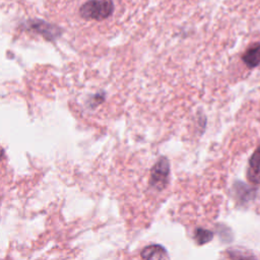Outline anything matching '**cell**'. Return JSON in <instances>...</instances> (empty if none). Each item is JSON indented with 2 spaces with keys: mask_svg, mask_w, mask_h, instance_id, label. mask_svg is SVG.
I'll return each mask as SVG.
<instances>
[{
  "mask_svg": "<svg viewBox=\"0 0 260 260\" xmlns=\"http://www.w3.org/2000/svg\"><path fill=\"white\" fill-rule=\"evenodd\" d=\"M244 63L249 67L253 68L260 64V43L253 44L242 57Z\"/></svg>",
  "mask_w": 260,
  "mask_h": 260,
  "instance_id": "obj_5",
  "label": "cell"
},
{
  "mask_svg": "<svg viewBox=\"0 0 260 260\" xmlns=\"http://www.w3.org/2000/svg\"><path fill=\"white\" fill-rule=\"evenodd\" d=\"M105 101V93L101 92V93H95L92 96H90V99L88 100V104L90 106V108H95L96 106H99L100 104H102Z\"/></svg>",
  "mask_w": 260,
  "mask_h": 260,
  "instance_id": "obj_6",
  "label": "cell"
},
{
  "mask_svg": "<svg viewBox=\"0 0 260 260\" xmlns=\"http://www.w3.org/2000/svg\"><path fill=\"white\" fill-rule=\"evenodd\" d=\"M113 11L112 0H88L79 7V14L84 19L103 20L111 16Z\"/></svg>",
  "mask_w": 260,
  "mask_h": 260,
  "instance_id": "obj_1",
  "label": "cell"
},
{
  "mask_svg": "<svg viewBox=\"0 0 260 260\" xmlns=\"http://www.w3.org/2000/svg\"><path fill=\"white\" fill-rule=\"evenodd\" d=\"M167 260H168V259H167Z\"/></svg>",
  "mask_w": 260,
  "mask_h": 260,
  "instance_id": "obj_7",
  "label": "cell"
},
{
  "mask_svg": "<svg viewBox=\"0 0 260 260\" xmlns=\"http://www.w3.org/2000/svg\"><path fill=\"white\" fill-rule=\"evenodd\" d=\"M169 171H170V166H169L168 159L166 157H160L151 170L150 182L152 186L160 189L164 186V184L167 182Z\"/></svg>",
  "mask_w": 260,
  "mask_h": 260,
  "instance_id": "obj_3",
  "label": "cell"
},
{
  "mask_svg": "<svg viewBox=\"0 0 260 260\" xmlns=\"http://www.w3.org/2000/svg\"><path fill=\"white\" fill-rule=\"evenodd\" d=\"M23 27L26 30H31L41 35L48 41H54L62 35V29L60 27L43 19H29L23 23Z\"/></svg>",
  "mask_w": 260,
  "mask_h": 260,
  "instance_id": "obj_2",
  "label": "cell"
},
{
  "mask_svg": "<svg viewBox=\"0 0 260 260\" xmlns=\"http://www.w3.org/2000/svg\"><path fill=\"white\" fill-rule=\"evenodd\" d=\"M248 177L251 182L260 184V145L250 159Z\"/></svg>",
  "mask_w": 260,
  "mask_h": 260,
  "instance_id": "obj_4",
  "label": "cell"
}]
</instances>
